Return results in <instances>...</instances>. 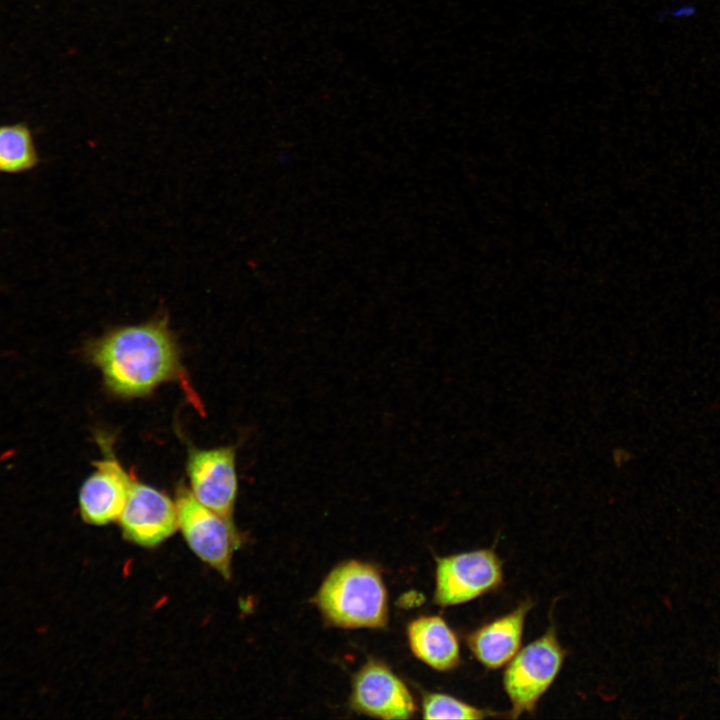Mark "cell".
Wrapping results in <instances>:
<instances>
[{
    "label": "cell",
    "mask_w": 720,
    "mask_h": 720,
    "mask_svg": "<svg viewBox=\"0 0 720 720\" xmlns=\"http://www.w3.org/2000/svg\"><path fill=\"white\" fill-rule=\"evenodd\" d=\"M186 468L194 497L217 514L231 519L237 494L234 448H190Z\"/></svg>",
    "instance_id": "6"
},
{
    "label": "cell",
    "mask_w": 720,
    "mask_h": 720,
    "mask_svg": "<svg viewBox=\"0 0 720 720\" xmlns=\"http://www.w3.org/2000/svg\"><path fill=\"white\" fill-rule=\"evenodd\" d=\"M178 526L191 550L223 577L231 576V560L240 538L231 519L201 504L186 487L176 496Z\"/></svg>",
    "instance_id": "4"
},
{
    "label": "cell",
    "mask_w": 720,
    "mask_h": 720,
    "mask_svg": "<svg viewBox=\"0 0 720 720\" xmlns=\"http://www.w3.org/2000/svg\"><path fill=\"white\" fill-rule=\"evenodd\" d=\"M351 705L359 713L382 719H408L415 712L406 685L377 661H369L354 676Z\"/></svg>",
    "instance_id": "8"
},
{
    "label": "cell",
    "mask_w": 720,
    "mask_h": 720,
    "mask_svg": "<svg viewBox=\"0 0 720 720\" xmlns=\"http://www.w3.org/2000/svg\"><path fill=\"white\" fill-rule=\"evenodd\" d=\"M107 448L102 442L106 455L94 463L95 470L79 491L80 516L91 525L119 519L134 480Z\"/></svg>",
    "instance_id": "9"
},
{
    "label": "cell",
    "mask_w": 720,
    "mask_h": 720,
    "mask_svg": "<svg viewBox=\"0 0 720 720\" xmlns=\"http://www.w3.org/2000/svg\"><path fill=\"white\" fill-rule=\"evenodd\" d=\"M85 354L101 371L108 390L119 397L145 396L184 377L178 345L165 317L112 329L89 342Z\"/></svg>",
    "instance_id": "1"
},
{
    "label": "cell",
    "mask_w": 720,
    "mask_h": 720,
    "mask_svg": "<svg viewBox=\"0 0 720 720\" xmlns=\"http://www.w3.org/2000/svg\"><path fill=\"white\" fill-rule=\"evenodd\" d=\"M407 635L413 654L431 668L449 671L459 665L458 638L443 618L419 617L408 625Z\"/></svg>",
    "instance_id": "11"
},
{
    "label": "cell",
    "mask_w": 720,
    "mask_h": 720,
    "mask_svg": "<svg viewBox=\"0 0 720 720\" xmlns=\"http://www.w3.org/2000/svg\"><path fill=\"white\" fill-rule=\"evenodd\" d=\"M118 520L125 538L144 547L160 544L179 528L175 502L135 479Z\"/></svg>",
    "instance_id": "7"
},
{
    "label": "cell",
    "mask_w": 720,
    "mask_h": 720,
    "mask_svg": "<svg viewBox=\"0 0 720 720\" xmlns=\"http://www.w3.org/2000/svg\"><path fill=\"white\" fill-rule=\"evenodd\" d=\"M533 606L531 599H525L510 612L472 631L466 641L474 658L490 670L507 665L521 647L526 617Z\"/></svg>",
    "instance_id": "10"
},
{
    "label": "cell",
    "mask_w": 720,
    "mask_h": 720,
    "mask_svg": "<svg viewBox=\"0 0 720 720\" xmlns=\"http://www.w3.org/2000/svg\"><path fill=\"white\" fill-rule=\"evenodd\" d=\"M37 162L33 137L26 126H0V172H25L32 169Z\"/></svg>",
    "instance_id": "12"
},
{
    "label": "cell",
    "mask_w": 720,
    "mask_h": 720,
    "mask_svg": "<svg viewBox=\"0 0 720 720\" xmlns=\"http://www.w3.org/2000/svg\"><path fill=\"white\" fill-rule=\"evenodd\" d=\"M315 602L327 621L343 628H380L387 622V592L379 572L355 560L341 563L323 581Z\"/></svg>",
    "instance_id": "2"
},
{
    "label": "cell",
    "mask_w": 720,
    "mask_h": 720,
    "mask_svg": "<svg viewBox=\"0 0 720 720\" xmlns=\"http://www.w3.org/2000/svg\"><path fill=\"white\" fill-rule=\"evenodd\" d=\"M566 657L554 626L522 649L507 664L503 688L511 703L509 717L532 713L553 684Z\"/></svg>",
    "instance_id": "3"
},
{
    "label": "cell",
    "mask_w": 720,
    "mask_h": 720,
    "mask_svg": "<svg viewBox=\"0 0 720 720\" xmlns=\"http://www.w3.org/2000/svg\"><path fill=\"white\" fill-rule=\"evenodd\" d=\"M422 706L425 719H484L498 716L495 711L478 708L442 693L427 694Z\"/></svg>",
    "instance_id": "13"
},
{
    "label": "cell",
    "mask_w": 720,
    "mask_h": 720,
    "mask_svg": "<svg viewBox=\"0 0 720 720\" xmlns=\"http://www.w3.org/2000/svg\"><path fill=\"white\" fill-rule=\"evenodd\" d=\"M435 576V603L454 606L499 589L503 563L494 549H477L439 558Z\"/></svg>",
    "instance_id": "5"
}]
</instances>
